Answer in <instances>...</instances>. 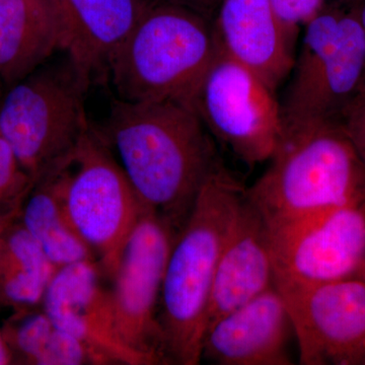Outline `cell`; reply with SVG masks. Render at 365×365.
<instances>
[{"label": "cell", "mask_w": 365, "mask_h": 365, "mask_svg": "<svg viewBox=\"0 0 365 365\" xmlns=\"http://www.w3.org/2000/svg\"><path fill=\"white\" fill-rule=\"evenodd\" d=\"M71 160L37 180L21 209L24 227L58 269L78 262H97L66 210L64 191Z\"/></svg>", "instance_id": "obj_18"}, {"label": "cell", "mask_w": 365, "mask_h": 365, "mask_svg": "<svg viewBox=\"0 0 365 365\" xmlns=\"http://www.w3.org/2000/svg\"><path fill=\"white\" fill-rule=\"evenodd\" d=\"M294 326L274 285L206 329L201 361L216 365H292Z\"/></svg>", "instance_id": "obj_13"}, {"label": "cell", "mask_w": 365, "mask_h": 365, "mask_svg": "<svg viewBox=\"0 0 365 365\" xmlns=\"http://www.w3.org/2000/svg\"><path fill=\"white\" fill-rule=\"evenodd\" d=\"M34 180L21 167L9 144L0 136V205L18 202L32 190Z\"/></svg>", "instance_id": "obj_21"}, {"label": "cell", "mask_w": 365, "mask_h": 365, "mask_svg": "<svg viewBox=\"0 0 365 365\" xmlns=\"http://www.w3.org/2000/svg\"><path fill=\"white\" fill-rule=\"evenodd\" d=\"M269 160L265 173L245 190L268 227L365 203V163L339 122L283 125Z\"/></svg>", "instance_id": "obj_3"}, {"label": "cell", "mask_w": 365, "mask_h": 365, "mask_svg": "<svg viewBox=\"0 0 365 365\" xmlns=\"http://www.w3.org/2000/svg\"><path fill=\"white\" fill-rule=\"evenodd\" d=\"M268 230L275 282L319 284L359 277L365 255V203L324 209Z\"/></svg>", "instance_id": "obj_10"}, {"label": "cell", "mask_w": 365, "mask_h": 365, "mask_svg": "<svg viewBox=\"0 0 365 365\" xmlns=\"http://www.w3.org/2000/svg\"><path fill=\"white\" fill-rule=\"evenodd\" d=\"M217 51L212 21L182 7L150 4L112 57L107 76L120 100L193 109Z\"/></svg>", "instance_id": "obj_4"}, {"label": "cell", "mask_w": 365, "mask_h": 365, "mask_svg": "<svg viewBox=\"0 0 365 365\" xmlns=\"http://www.w3.org/2000/svg\"><path fill=\"white\" fill-rule=\"evenodd\" d=\"M179 232L162 216L146 211L129 235L110 279L117 326L125 343L158 364H169L160 300L168 260Z\"/></svg>", "instance_id": "obj_9"}, {"label": "cell", "mask_w": 365, "mask_h": 365, "mask_svg": "<svg viewBox=\"0 0 365 365\" xmlns=\"http://www.w3.org/2000/svg\"><path fill=\"white\" fill-rule=\"evenodd\" d=\"M274 14L279 21L288 42L294 47L300 26H304L318 16L326 0H270Z\"/></svg>", "instance_id": "obj_22"}, {"label": "cell", "mask_w": 365, "mask_h": 365, "mask_svg": "<svg viewBox=\"0 0 365 365\" xmlns=\"http://www.w3.org/2000/svg\"><path fill=\"white\" fill-rule=\"evenodd\" d=\"M24 361L36 365H110L107 359L60 328L44 309L16 319L4 337Z\"/></svg>", "instance_id": "obj_20"}, {"label": "cell", "mask_w": 365, "mask_h": 365, "mask_svg": "<svg viewBox=\"0 0 365 365\" xmlns=\"http://www.w3.org/2000/svg\"><path fill=\"white\" fill-rule=\"evenodd\" d=\"M364 163H365V158H364Z\"/></svg>", "instance_id": "obj_30"}, {"label": "cell", "mask_w": 365, "mask_h": 365, "mask_svg": "<svg viewBox=\"0 0 365 365\" xmlns=\"http://www.w3.org/2000/svg\"><path fill=\"white\" fill-rule=\"evenodd\" d=\"M341 125L365 158V78L349 107L341 120Z\"/></svg>", "instance_id": "obj_23"}, {"label": "cell", "mask_w": 365, "mask_h": 365, "mask_svg": "<svg viewBox=\"0 0 365 365\" xmlns=\"http://www.w3.org/2000/svg\"><path fill=\"white\" fill-rule=\"evenodd\" d=\"M359 277L362 278V279L365 280V255H364V263H362L361 269H360Z\"/></svg>", "instance_id": "obj_27"}, {"label": "cell", "mask_w": 365, "mask_h": 365, "mask_svg": "<svg viewBox=\"0 0 365 365\" xmlns=\"http://www.w3.org/2000/svg\"><path fill=\"white\" fill-rule=\"evenodd\" d=\"M343 1H345L346 4H348V6H350V4H351V2L353 1V0H343Z\"/></svg>", "instance_id": "obj_29"}, {"label": "cell", "mask_w": 365, "mask_h": 365, "mask_svg": "<svg viewBox=\"0 0 365 365\" xmlns=\"http://www.w3.org/2000/svg\"><path fill=\"white\" fill-rule=\"evenodd\" d=\"M11 357L4 336L0 334V365L9 364Z\"/></svg>", "instance_id": "obj_26"}, {"label": "cell", "mask_w": 365, "mask_h": 365, "mask_svg": "<svg viewBox=\"0 0 365 365\" xmlns=\"http://www.w3.org/2000/svg\"><path fill=\"white\" fill-rule=\"evenodd\" d=\"M62 53L0 100V136L34 182L69 162L91 126L85 110L90 81Z\"/></svg>", "instance_id": "obj_5"}, {"label": "cell", "mask_w": 365, "mask_h": 365, "mask_svg": "<svg viewBox=\"0 0 365 365\" xmlns=\"http://www.w3.org/2000/svg\"><path fill=\"white\" fill-rule=\"evenodd\" d=\"M351 9L352 13L359 19L360 24L365 30V0H353L351 4L348 6Z\"/></svg>", "instance_id": "obj_25"}, {"label": "cell", "mask_w": 365, "mask_h": 365, "mask_svg": "<svg viewBox=\"0 0 365 365\" xmlns=\"http://www.w3.org/2000/svg\"><path fill=\"white\" fill-rule=\"evenodd\" d=\"M222 0H150L151 4H169L188 9L212 21Z\"/></svg>", "instance_id": "obj_24"}, {"label": "cell", "mask_w": 365, "mask_h": 365, "mask_svg": "<svg viewBox=\"0 0 365 365\" xmlns=\"http://www.w3.org/2000/svg\"><path fill=\"white\" fill-rule=\"evenodd\" d=\"M4 83H1V81H0V100H1L2 96H4Z\"/></svg>", "instance_id": "obj_28"}, {"label": "cell", "mask_w": 365, "mask_h": 365, "mask_svg": "<svg viewBox=\"0 0 365 365\" xmlns=\"http://www.w3.org/2000/svg\"><path fill=\"white\" fill-rule=\"evenodd\" d=\"M62 50L61 23L51 0H0V81L4 88Z\"/></svg>", "instance_id": "obj_17"}, {"label": "cell", "mask_w": 365, "mask_h": 365, "mask_svg": "<svg viewBox=\"0 0 365 365\" xmlns=\"http://www.w3.org/2000/svg\"><path fill=\"white\" fill-rule=\"evenodd\" d=\"M280 104L284 126L339 122L365 78V30L351 9L327 6L304 26Z\"/></svg>", "instance_id": "obj_6"}, {"label": "cell", "mask_w": 365, "mask_h": 365, "mask_svg": "<svg viewBox=\"0 0 365 365\" xmlns=\"http://www.w3.org/2000/svg\"><path fill=\"white\" fill-rule=\"evenodd\" d=\"M59 16L63 50L93 83L107 76L118 48L150 0H51Z\"/></svg>", "instance_id": "obj_16"}, {"label": "cell", "mask_w": 365, "mask_h": 365, "mask_svg": "<svg viewBox=\"0 0 365 365\" xmlns=\"http://www.w3.org/2000/svg\"><path fill=\"white\" fill-rule=\"evenodd\" d=\"M104 280L97 262L59 268L46 290L42 309L60 328L102 355L110 365H158L157 360L125 343Z\"/></svg>", "instance_id": "obj_12"}, {"label": "cell", "mask_w": 365, "mask_h": 365, "mask_svg": "<svg viewBox=\"0 0 365 365\" xmlns=\"http://www.w3.org/2000/svg\"><path fill=\"white\" fill-rule=\"evenodd\" d=\"M141 202L177 230L220 162L195 110L176 102L132 103L117 98L100 129Z\"/></svg>", "instance_id": "obj_1"}, {"label": "cell", "mask_w": 365, "mask_h": 365, "mask_svg": "<svg viewBox=\"0 0 365 365\" xmlns=\"http://www.w3.org/2000/svg\"><path fill=\"white\" fill-rule=\"evenodd\" d=\"M64 201L72 225L111 279L129 235L148 209L93 127L69 163Z\"/></svg>", "instance_id": "obj_7"}, {"label": "cell", "mask_w": 365, "mask_h": 365, "mask_svg": "<svg viewBox=\"0 0 365 365\" xmlns=\"http://www.w3.org/2000/svg\"><path fill=\"white\" fill-rule=\"evenodd\" d=\"M294 326L302 365H365V280L276 281Z\"/></svg>", "instance_id": "obj_11"}, {"label": "cell", "mask_w": 365, "mask_h": 365, "mask_svg": "<svg viewBox=\"0 0 365 365\" xmlns=\"http://www.w3.org/2000/svg\"><path fill=\"white\" fill-rule=\"evenodd\" d=\"M274 285L275 265L267 223L244 194L216 271L205 331Z\"/></svg>", "instance_id": "obj_14"}, {"label": "cell", "mask_w": 365, "mask_h": 365, "mask_svg": "<svg viewBox=\"0 0 365 365\" xmlns=\"http://www.w3.org/2000/svg\"><path fill=\"white\" fill-rule=\"evenodd\" d=\"M193 109L211 136L245 165L272 158L283 122L275 91L218 46Z\"/></svg>", "instance_id": "obj_8"}, {"label": "cell", "mask_w": 365, "mask_h": 365, "mask_svg": "<svg viewBox=\"0 0 365 365\" xmlns=\"http://www.w3.org/2000/svg\"><path fill=\"white\" fill-rule=\"evenodd\" d=\"M58 268L21 222L0 227V297L21 307H42Z\"/></svg>", "instance_id": "obj_19"}, {"label": "cell", "mask_w": 365, "mask_h": 365, "mask_svg": "<svg viewBox=\"0 0 365 365\" xmlns=\"http://www.w3.org/2000/svg\"><path fill=\"white\" fill-rule=\"evenodd\" d=\"M212 26L220 49L254 71L271 90L276 91L289 76L294 47L270 0H222Z\"/></svg>", "instance_id": "obj_15"}, {"label": "cell", "mask_w": 365, "mask_h": 365, "mask_svg": "<svg viewBox=\"0 0 365 365\" xmlns=\"http://www.w3.org/2000/svg\"><path fill=\"white\" fill-rule=\"evenodd\" d=\"M245 189L220 160L177 235L160 300V323L169 364L201 362L211 290Z\"/></svg>", "instance_id": "obj_2"}]
</instances>
